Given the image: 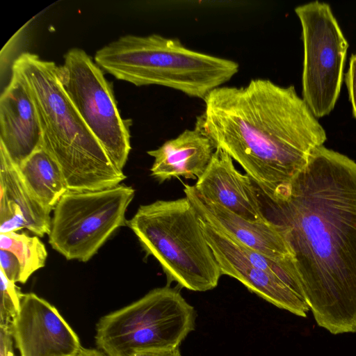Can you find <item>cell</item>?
<instances>
[{"instance_id": "cell-1", "label": "cell", "mask_w": 356, "mask_h": 356, "mask_svg": "<svg viewBox=\"0 0 356 356\" xmlns=\"http://www.w3.org/2000/svg\"><path fill=\"white\" fill-rule=\"evenodd\" d=\"M267 202L316 323L356 332V162L322 145Z\"/></svg>"}, {"instance_id": "cell-2", "label": "cell", "mask_w": 356, "mask_h": 356, "mask_svg": "<svg viewBox=\"0 0 356 356\" xmlns=\"http://www.w3.org/2000/svg\"><path fill=\"white\" fill-rule=\"evenodd\" d=\"M199 127L270 199L307 165L326 132L293 86L254 79L220 86L204 99Z\"/></svg>"}, {"instance_id": "cell-3", "label": "cell", "mask_w": 356, "mask_h": 356, "mask_svg": "<svg viewBox=\"0 0 356 356\" xmlns=\"http://www.w3.org/2000/svg\"><path fill=\"white\" fill-rule=\"evenodd\" d=\"M12 68L24 79L42 130V146L58 163L68 191H95L115 186L126 176L111 163L66 92L60 65L30 52Z\"/></svg>"}, {"instance_id": "cell-4", "label": "cell", "mask_w": 356, "mask_h": 356, "mask_svg": "<svg viewBox=\"0 0 356 356\" xmlns=\"http://www.w3.org/2000/svg\"><path fill=\"white\" fill-rule=\"evenodd\" d=\"M95 62L119 80L156 85L204 99L239 70L237 62L191 49L177 38L126 35L99 49Z\"/></svg>"}, {"instance_id": "cell-5", "label": "cell", "mask_w": 356, "mask_h": 356, "mask_svg": "<svg viewBox=\"0 0 356 356\" xmlns=\"http://www.w3.org/2000/svg\"><path fill=\"white\" fill-rule=\"evenodd\" d=\"M147 256L159 262L168 284L207 291L222 275L204 234L200 218L186 197L140 205L127 221Z\"/></svg>"}, {"instance_id": "cell-6", "label": "cell", "mask_w": 356, "mask_h": 356, "mask_svg": "<svg viewBox=\"0 0 356 356\" xmlns=\"http://www.w3.org/2000/svg\"><path fill=\"white\" fill-rule=\"evenodd\" d=\"M196 312L176 288H155L134 302L102 316L95 343L106 356L179 346L195 326Z\"/></svg>"}, {"instance_id": "cell-7", "label": "cell", "mask_w": 356, "mask_h": 356, "mask_svg": "<svg viewBox=\"0 0 356 356\" xmlns=\"http://www.w3.org/2000/svg\"><path fill=\"white\" fill-rule=\"evenodd\" d=\"M135 190L125 184L95 191H67L54 209L49 243L68 260H90L120 227Z\"/></svg>"}, {"instance_id": "cell-8", "label": "cell", "mask_w": 356, "mask_h": 356, "mask_svg": "<svg viewBox=\"0 0 356 356\" xmlns=\"http://www.w3.org/2000/svg\"><path fill=\"white\" fill-rule=\"evenodd\" d=\"M304 48L302 99L316 118L328 115L339 96L348 43L329 4L311 1L295 8Z\"/></svg>"}, {"instance_id": "cell-9", "label": "cell", "mask_w": 356, "mask_h": 356, "mask_svg": "<svg viewBox=\"0 0 356 356\" xmlns=\"http://www.w3.org/2000/svg\"><path fill=\"white\" fill-rule=\"evenodd\" d=\"M60 69L72 102L113 165L123 171L131 150V120L120 115L111 86L102 69L79 48L67 51Z\"/></svg>"}, {"instance_id": "cell-10", "label": "cell", "mask_w": 356, "mask_h": 356, "mask_svg": "<svg viewBox=\"0 0 356 356\" xmlns=\"http://www.w3.org/2000/svg\"><path fill=\"white\" fill-rule=\"evenodd\" d=\"M11 330L20 356H75L82 347L58 309L33 293H22Z\"/></svg>"}, {"instance_id": "cell-11", "label": "cell", "mask_w": 356, "mask_h": 356, "mask_svg": "<svg viewBox=\"0 0 356 356\" xmlns=\"http://www.w3.org/2000/svg\"><path fill=\"white\" fill-rule=\"evenodd\" d=\"M200 220L222 275L237 280L249 291L280 309L307 317L309 307L304 299L278 277L253 264L236 242Z\"/></svg>"}, {"instance_id": "cell-12", "label": "cell", "mask_w": 356, "mask_h": 356, "mask_svg": "<svg viewBox=\"0 0 356 356\" xmlns=\"http://www.w3.org/2000/svg\"><path fill=\"white\" fill-rule=\"evenodd\" d=\"M184 192L202 220L238 243L270 258L293 257L279 224L270 219H244L218 204L206 200L194 185L184 184Z\"/></svg>"}, {"instance_id": "cell-13", "label": "cell", "mask_w": 356, "mask_h": 356, "mask_svg": "<svg viewBox=\"0 0 356 356\" xmlns=\"http://www.w3.org/2000/svg\"><path fill=\"white\" fill-rule=\"evenodd\" d=\"M206 200L218 204L250 221L269 218L263 211L258 188L247 174L238 171L225 151L216 148L210 162L194 185Z\"/></svg>"}, {"instance_id": "cell-14", "label": "cell", "mask_w": 356, "mask_h": 356, "mask_svg": "<svg viewBox=\"0 0 356 356\" xmlns=\"http://www.w3.org/2000/svg\"><path fill=\"white\" fill-rule=\"evenodd\" d=\"M42 146V130L31 94L22 76H12L0 97V147L19 167Z\"/></svg>"}, {"instance_id": "cell-15", "label": "cell", "mask_w": 356, "mask_h": 356, "mask_svg": "<svg viewBox=\"0 0 356 356\" xmlns=\"http://www.w3.org/2000/svg\"><path fill=\"white\" fill-rule=\"evenodd\" d=\"M0 233L26 229L38 236L49 234L50 213L26 185L19 168L0 147Z\"/></svg>"}, {"instance_id": "cell-16", "label": "cell", "mask_w": 356, "mask_h": 356, "mask_svg": "<svg viewBox=\"0 0 356 356\" xmlns=\"http://www.w3.org/2000/svg\"><path fill=\"white\" fill-rule=\"evenodd\" d=\"M216 147L197 126L185 129L156 149L147 151L154 158L151 175L159 183L176 177L197 179L206 170Z\"/></svg>"}, {"instance_id": "cell-17", "label": "cell", "mask_w": 356, "mask_h": 356, "mask_svg": "<svg viewBox=\"0 0 356 356\" xmlns=\"http://www.w3.org/2000/svg\"><path fill=\"white\" fill-rule=\"evenodd\" d=\"M34 197L51 213L68 191L56 160L41 146L18 167Z\"/></svg>"}, {"instance_id": "cell-18", "label": "cell", "mask_w": 356, "mask_h": 356, "mask_svg": "<svg viewBox=\"0 0 356 356\" xmlns=\"http://www.w3.org/2000/svg\"><path fill=\"white\" fill-rule=\"evenodd\" d=\"M0 249L13 252L21 266L19 283L25 284L38 270L45 266L47 251L38 236L25 232L0 233Z\"/></svg>"}, {"instance_id": "cell-19", "label": "cell", "mask_w": 356, "mask_h": 356, "mask_svg": "<svg viewBox=\"0 0 356 356\" xmlns=\"http://www.w3.org/2000/svg\"><path fill=\"white\" fill-rule=\"evenodd\" d=\"M0 325H10L19 313L22 291L0 270Z\"/></svg>"}, {"instance_id": "cell-20", "label": "cell", "mask_w": 356, "mask_h": 356, "mask_svg": "<svg viewBox=\"0 0 356 356\" xmlns=\"http://www.w3.org/2000/svg\"><path fill=\"white\" fill-rule=\"evenodd\" d=\"M1 271L13 283L19 282L21 266L17 257L8 250L0 249Z\"/></svg>"}, {"instance_id": "cell-21", "label": "cell", "mask_w": 356, "mask_h": 356, "mask_svg": "<svg viewBox=\"0 0 356 356\" xmlns=\"http://www.w3.org/2000/svg\"><path fill=\"white\" fill-rule=\"evenodd\" d=\"M349 99L352 106L353 115L356 120V58L353 54L350 59L349 67L345 76Z\"/></svg>"}, {"instance_id": "cell-22", "label": "cell", "mask_w": 356, "mask_h": 356, "mask_svg": "<svg viewBox=\"0 0 356 356\" xmlns=\"http://www.w3.org/2000/svg\"><path fill=\"white\" fill-rule=\"evenodd\" d=\"M11 325H0V356H15Z\"/></svg>"}, {"instance_id": "cell-23", "label": "cell", "mask_w": 356, "mask_h": 356, "mask_svg": "<svg viewBox=\"0 0 356 356\" xmlns=\"http://www.w3.org/2000/svg\"><path fill=\"white\" fill-rule=\"evenodd\" d=\"M129 356H181V354L179 346H165L140 349Z\"/></svg>"}, {"instance_id": "cell-24", "label": "cell", "mask_w": 356, "mask_h": 356, "mask_svg": "<svg viewBox=\"0 0 356 356\" xmlns=\"http://www.w3.org/2000/svg\"><path fill=\"white\" fill-rule=\"evenodd\" d=\"M75 356H106L100 350L94 348H86L81 347L78 353Z\"/></svg>"}, {"instance_id": "cell-25", "label": "cell", "mask_w": 356, "mask_h": 356, "mask_svg": "<svg viewBox=\"0 0 356 356\" xmlns=\"http://www.w3.org/2000/svg\"><path fill=\"white\" fill-rule=\"evenodd\" d=\"M355 58H356V55H355Z\"/></svg>"}]
</instances>
